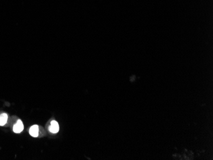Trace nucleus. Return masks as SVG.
<instances>
[{
	"label": "nucleus",
	"mask_w": 213,
	"mask_h": 160,
	"mask_svg": "<svg viewBox=\"0 0 213 160\" xmlns=\"http://www.w3.org/2000/svg\"><path fill=\"white\" fill-rule=\"evenodd\" d=\"M23 129H24L23 123H22V122L21 120H18L17 123L13 126V132L16 133H19L23 131Z\"/></svg>",
	"instance_id": "1"
},
{
	"label": "nucleus",
	"mask_w": 213,
	"mask_h": 160,
	"mask_svg": "<svg viewBox=\"0 0 213 160\" xmlns=\"http://www.w3.org/2000/svg\"><path fill=\"white\" fill-rule=\"evenodd\" d=\"M59 130V126L58 122L56 121H52L50 123V126L49 127V131L52 133H56Z\"/></svg>",
	"instance_id": "2"
},
{
	"label": "nucleus",
	"mask_w": 213,
	"mask_h": 160,
	"mask_svg": "<svg viewBox=\"0 0 213 160\" xmlns=\"http://www.w3.org/2000/svg\"><path fill=\"white\" fill-rule=\"evenodd\" d=\"M39 126L38 125H33L29 129V134L31 135L33 137H37L39 135Z\"/></svg>",
	"instance_id": "3"
},
{
	"label": "nucleus",
	"mask_w": 213,
	"mask_h": 160,
	"mask_svg": "<svg viewBox=\"0 0 213 160\" xmlns=\"http://www.w3.org/2000/svg\"><path fill=\"white\" fill-rule=\"evenodd\" d=\"M8 120V116L6 113H2L0 116V126H4Z\"/></svg>",
	"instance_id": "4"
}]
</instances>
